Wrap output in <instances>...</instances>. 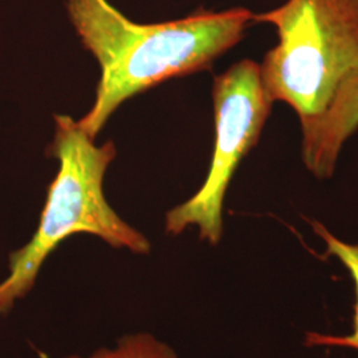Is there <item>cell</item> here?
I'll return each instance as SVG.
<instances>
[{"mask_svg": "<svg viewBox=\"0 0 358 358\" xmlns=\"http://www.w3.org/2000/svg\"><path fill=\"white\" fill-rule=\"evenodd\" d=\"M55 121L56 134L47 153L59 159L60 169L48 187L38 230L10 255V273L0 282V316L29 294L47 257L73 234H92L134 254L150 252L149 241L118 217L103 195V176L115 159V143L96 146L69 115H56Z\"/></svg>", "mask_w": 358, "mask_h": 358, "instance_id": "cell-2", "label": "cell"}, {"mask_svg": "<svg viewBox=\"0 0 358 358\" xmlns=\"http://www.w3.org/2000/svg\"><path fill=\"white\" fill-rule=\"evenodd\" d=\"M358 129V68L346 77L320 120L303 130V161L317 178H329L346 140Z\"/></svg>", "mask_w": 358, "mask_h": 358, "instance_id": "cell-5", "label": "cell"}, {"mask_svg": "<svg viewBox=\"0 0 358 358\" xmlns=\"http://www.w3.org/2000/svg\"><path fill=\"white\" fill-rule=\"evenodd\" d=\"M313 231L320 236L327 245V256H336L341 260L346 269L350 272V276L355 282L356 288V306H355V320L353 327L355 331L349 336L336 337V336H325L319 333H308V346H343L352 348L358 350V243L348 244L333 236L319 222H310Z\"/></svg>", "mask_w": 358, "mask_h": 358, "instance_id": "cell-6", "label": "cell"}, {"mask_svg": "<svg viewBox=\"0 0 358 358\" xmlns=\"http://www.w3.org/2000/svg\"><path fill=\"white\" fill-rule=\"evenodd\" d=\"M254 22L272 24L279 38L259 65L264 93L288 103L307 130L358 68V0H287Z\"/></svg>", "mask_w": 358, "mask_h": 358, "instance_id": "cell-3", "label": "cell"}, {"mask_svg": "<svg viewBox=\"0 0 358 358\" xmlns=\"http://www.w3.org/2000/svg\"><path fill=\"white\" fill-rule=\"evenodd\" d=\"M65 358H83L69 356ZM88 358H178L173 348L149 333L130 334L118 340L115 348H103Z\"/></svg>", "mask_w": 358, "mask_h": 358, "instance_id": "cell-7", "label": "cell"}, {"mask_svg": "<svg viewBox=\"0 0 358 358\" xmlns=\"http://www.w3.org/2000/svg\"><path fill=\"white\" fill-rule=\"evenodd\" d=\"M215 146L207 178L199 192L166 214V231L178 235L189 226L199 227L201 239L220 242L223 201L241 161L255 146L272 105L266 96L259 64L242 60L214 81Z\"/></svg>", "mask_w": 358, "mask_h": 358, "instance_id": "cell-4", "label": "cell"}, {"mask_svg": "<svg viewBox=\"0 0 358 358\" xmlns=\"http://www.w3.org/2000/svg\"><path fill=\"white\" fill-rule=\"evenodd\" d=\"M68 11L84 47L101 66L96 101L77 122L92 138L130 97L169 78L210 69L254 22L251 11L232 8L137 24L108 0H68Z\"/></svg>", "mask_w": 358, "mask_h": 358, "instance_id": "cell-1", "label": "cell"}]
</instances>
